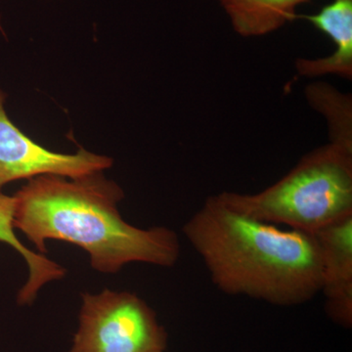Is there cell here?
Masks as SVG:
<instances>
[{
    "label": "cell",
    "mask_w": 352,
    "mask_h": 352,
    "mask_svg": "<svg viewBox=\"0 0 352 352\" xmlns=\"http://www.w3.org/2000/svg\"><path fill=\"white\" fill-rule=\"evenodd\" d=\"M15 207V196L0 193V242L10 245L16 252H19L29 268L27 282L17 295L18 305L25 307L34 302L38 292L46 284L63 279L66 276L67 270L43 254L32 251L18 239L14 226Z\"/></svg>",
    "instance_id": "obj_8"
},
{
    "label": "cell",
    "mask_w": 352,
    "mask_h": 352,
    "mask_svg": "<svg viewBox=\"0 0 352 352\" xmlns=\"http://www.w3.org/2000/svg\"><path fill=\"white\" fill-rule=\"evenodd\" d=\"M163 352H166V351H163Z\"/></svg>",
    "instance_id": "obj_11"
},
{
    "label": "cell",
    "mask_w": 352,
    "mask_h": 352,
    "mask_svg": "<svg viewBox=\"0 0 352 352\" xmlns=\"http://www.w3.org/2000/svg\"><path fill=\"white\" fill-rule=\"evenodd\" d=\"M190 245L222 293L294 307L321 289V261L314 234L277 228L210 196L183 226Z\"/></svg>",
    "instance_id": "obj_2"
},
{
    "label": "cell",
    "mask_w": 352,
    "mask_h": 352,
    "mask_svg": "<svg viewBox=\"0 0 352 352\" xmlns=\"http://www.w3.org/2000/svg\"><path fill=\"white\" fill-rule=\"evenodd\" d=\"M305 19L327 34L336 48L330 56L296 60L298 75L310 78L333 75L351 80L352 0H333L318 13L305 16Z\"/></svg>",
    "instance_id": "obj_7"
},
{
    "label": "cell",
    "mask_w": 352,
    "mask_h": 352,
    "mask_svg": "<svg viewBox=\"0 0 352 352\" xmlns=\"http://www.w3.org/2000/svg\"><path fill=\"white\" fill-rule=\"evenodd\" d=\"M220 195L252 219L314 234L352 215V153L328 143L259 193Z\"/></svg>",
    "instance_id": "obj_3"
},
{
    "label": "cell",
    "mask_w": 352,
    "mask_h": 352,
    "mask_svg": "<svg viewBox=\"0 0 352 352\" xmlns=\"http://www.w3.org/2000/svg\"><path fill=\"white\" fill-rule=\"evenodd\" d=\"M234 31L245 38L281 29L296 17L298 6L310 0H219Z\"/></svg>",
    "instance_id": "obj_9"
},
{
    "label": "cell",
    "mask_w": 352,
    "mask_h": 352,
    "mask_svg": "<svg viewBox=\"0 0 352 352\" xmlns=\"http://www.w3.org/2000/svg\"><path fill=\"white\" fill-rule=\"evenodd\" d=\"M6 94L0 90V188L8 183L41 175L68 178L100 173L113 166L107 156L80 148L76 154H59L36 144L9 120Z\"/></svg>",
    "instance_id": "obj_5"
},
{
    "label": "cell",
    "mask_w": 352,
    "mask_h": 352,
    "mask_svg": "<svg viewBox=\"0 0 352 352\" xmlns=\"http://www.w3.org/2000/svg\"><path fill=\"white\" fill-rule=\"evenodd\" d=\"M168 340L144 300L105 289L82 294L78 327L68 352H163Z\"/></svg>",
    "instance_id": "obj_4"
},
{
    "label": "cell",
    "mask_w": 352,
    "mask_h": 352,
    "mask_svg": "<svg viewBox=\"0 0 352 352\" xmlns=\"http://www.w3.org/2000/svg\"><path fill=\"white\" fill-rule=\"evenodd\" d=\"M321 261L320 293L335 323L352 325V215L314 233Z\"/></svg>",
    "instance_id": "obj_6"
},
{
    "label": "cell",
    "mask_w": 352,
    "mask_h": 352,
    "mask_svg": "<svg viewBox=\"0 0 352 352\" xmlns=\"http://www.w3.org/2000/svg\"><path fill=\"white\" fill-rule=\"evenodd\" d=\"M308 104L327 122L331 144L352 153V98L327 82H316L305 87Z\"/></svg>",
    "instance_id": "obj_10"
},
{
    "label": "cell",
    "mask_w": 352,
    "mask_h": 352,
    "mask_svg": "<svg viewBox=\"0 0 352 352\" xmlns=\"http://www.w3.org/2000/svg\"><path fill=\"white\" fill-rule=\"evenodd\" d=\"M102 173L28 180L14 195L15 229L41 254L47 252V240L82 248L91 267L103 274H116L131 263L175 266L180 256L177 234L168 227L142 229L127 223L118 208L124 192Z\"/></svg>",
    "instance_id": "obj_1"
}]
</instances>
